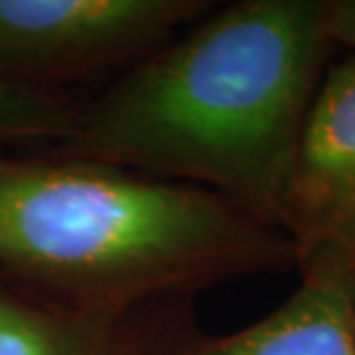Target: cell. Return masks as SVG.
Masks as SVG:
<instances>
[{
	"label": "cell",
	"mask_w": 355,
	"mask_h": 355,
	"mask_svg": "<svg viewBox=\"0 0 355 355\" xmlns=\"http://www.w3.org/2000/svg\"><path fill=\"white\" fill-rule=\"evenodd\" d=\"M332 49L323 0L210 10L81 102L72 137L55 150L208 189L282 231Z\"/></svg>",
	"instance_id": "1"
},
{
	"label": "cell",
	"mask_w": 355,
	"mask_h": 355,
	"mask_svg": "<svg viewBox=\"0 0 355 355\" xmlns=\"http://www.w3.org/2000/svg\"><path fill=\"white\" fill-rule=\"evenodd\" d=\"M291 268L286 233L208 189L62 150H0V275L37 293L137 314Z\"/></svg>",
	"instance_id": "2"
},
{
	"label": "cell",
	"mask_w": 355,
	"mask_h": 355,
	"mask_svg": "<svg viewBox=\"0 0 355 355\" xmlns=\"http://www.w3.org/2000/svg\"><path fill=\"white\" fill-rule=\"evenodd\" d=\"M205 0H0V76L60 81L127 69L212 10Z\"/></svg>",
	"instance_id": "3"
},
{
	"label": "cell",
	"mask_w": 355,
	"mask_h": 355,
	"mask_svg": "<svg viewBox=\"0 0 355 355\" xmlns=\"http://www.w3.org/2000/svg\"><path fill=\"white\" fill-rule=\"evenodd\" d=\"M282 231L295 270L318 257L355 270V53L328 65L309 106Z\"/></svg>",
	"instance_id": "4"
},
{
	"label": "cell",
	"mask_w": 355,
	"mask_h": 355,
	"mask_svg": "<svg viewBox=\"0 0 355 355\" xmlns=\"http://www.w3.org/2000/svg\"><path fill=\"white\" fill-rule=\"evenodd\" d=\"M297 275L300 286L243 330L205 335L182 316L159 355H355V270L318 257Z\"/></svg>",
	"instance_id": "5"
},
{
	"label": "cell",
	"mask_w": 355,
	"mask_h": 355,
	"mask_svg": "<svg viewBox=\"0 0 355 355\" xmlns=\"http://www.w3.org/2000/svg\"><path fill=\"white\" fill-rule=\"evenodd\" d=\"M182 314L69 304L0 275V355H159Z\"/></svg>",
	"instance_id": "6"
},
{
	"label": "cell",
	"mask_w": 355,
	"mask_h": 355,
	"mask_svg": "<svg viewBox=\"0 0 355 355\" xmlns=\"http://www.w3.org/2000/svg\"><path fill=\"white\" fill-rule=\"evenodd\" d=\"M76 102L60 90L26 86L0 76V150L31 146L60 148L72 137Z\"/></svg>",
	"instance_id": "7"
},
{
	"label": "cell",
	"mask_w": 355,
	"mask_h": 355,
	"mask_svg": "<svg viewBox=\"0 0 355 355\" xmlns=\"http://www.w3.org/2000/svg\"><path fill=\"white\" fill-rule=\"evenodd\" d=\"M323 26L332 46L355 53V0H323Z\"/></svg>",
	"instance_id": "8"
}]
</instances>
